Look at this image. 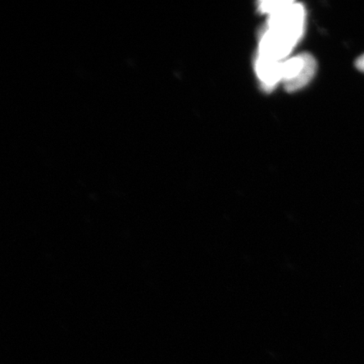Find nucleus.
<instances>
[{"instance_id": "3", "label": "nucleus", "mask_w": 364, "mask_h": 364, "mask_svg": "<svg viewBox=\"0 0 364 364\" xmlns=\"http://www.w3.org/2000/svg\"><path fill=\"white\" fill-rule=\"evenodd\" d=\"M297 43L285 36L267 29L259 43L258 57L268 60L284 62Z\"/></svg>"}, {"instance_id": "5", "label": "nucleus", "mask_w": 364, "mask_h": 364, "mask_svg": "<svg viewBox=\"0 0 364 364\" xmlns=\"http://www.w3.org/2000/svg\"><path fill=\"white\" fill-rule=\"evenodd\" d=\"M289 2V0H267V1L259 2L258 10L271 16L282 10Z\"/></svg>"}, {"instance_id": "4", "label": "nucleus", "mask_w": 364, "mask_h": 364, "mask_svg": "<svg viewBox=\"0 0 364 364\" xmlns=\"http://www.w3.org/2000/svg\"><path fill=\"white\" fill-rule=\"evenodd\" d=\"M255 70L262 89L267 92L274 89L280 82L283 83V62L268 60L257 56Z\"/></svg>"}, {"instance_id": "6", "label": "nucleus", "mask_w": 364, "mask_h": 364, "mask_svg": "<svg viewBox=\"0 0 364 364\" xmlns=\"http://www.w3.org/2000/svg\"><path fill=\"white\" fill-rule=\"evenodd\" d=\"M355 66H356L359 71L364 73V54L357 59L356 62H355Z\"/></svg>"}, {"instance_id": "1", "label": "nucleus", "mask_w": 364, "mask_h": 364, "mask_svg": "<svg viewBox=\"0 0 364 364\" xmlns=\"http://www.w3.org/2000/svg\"><path fill=\"white\" fill-rule=\"evenodd\" d=\"M306 13L301 4L290 1L268 18L267 29L298 43L303 38Z\"/></svg>"}, {"instance_id": "2", "label": "nucleus", "mask_w": 364, "mask_h": 364, "mask_svg": "<svg viewBox=\"0 0 364 364\" xmlns=\"http://www.w3.org/2000/svg\"><path fill=\"white\" fill-rule=\"evenodd\" d=\"M316 61L311 54L301 53L283 62V84L289 92L306 87L316 75Z\"/></svg>"}]
</instances>
